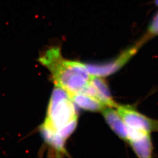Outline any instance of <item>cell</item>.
<instances>
[{
    "label": "cell",
    "mask_w": 158,
    "mask_h": 158,
    "mask_svg": "<svg viewBox=\"0 0 158 158\" xmlns=\"http://www.w3.org/2000/svg\"><path fill=\"white\" fill-rule=\"evenodd\" d=\"M69 96L74 104L85 110L102 111L107 107L98 99L84 93H76Z\"/></svg>",
    "instance_id": "cell-7"
},
{
    "label": "cell",
    "mask_w": 158,
    "mask_h": 158,
    "mask_svg": "<svg viewBox=\"0 0 158 158\" xmlns=\"http://www.w3.org/2000/svg\"><path fill=\"white\" fill-rule=\"evenodd\" d=\"M117 112L126 125L131 128L151 133L158 132V120L149 118L128 106H119Z\"/></svg>",
    "instance_id": "cell-3"
},
{
    "label": "cell",
    "mask_w": 158,
    "mask_h": 158,
    "mask_svg": "<svg viewBox=\"0 0 158 158\" xmlns=\"http://www.w3.org/2000/svg\"><path fill=\"white\" fill-rule=\"evenodd\" d=\"M146 38L147 37H145L143 40H141L136 45L126 50L117 59L112 62L102 64H85L89 72L91 75L100 77L107 76L116 72L130 60L131 57L135 54L142 44L146 41Z\"/></svg>",
    "instance_id": "cell-4"
},
{
    "label": "cell",
    "mask_w": 158,
    "mask_h": 158,
    "mask_svg": "<svg viewBox=\"0 0 158 158\" xmlns=\"http://www.w3.org/2000/svg\"><path fill=\"white\" fill-rule=\"evenodd\" d=\"M129 142L136 154L139 158L151 157L153 148L149 134H144Z\"/></svg>",
    "instance_id": "cell-8"
},
{
    "label": "cell",
    "mask_w": 158,
    "mask_h": 158,
    "mask_svg": "<svg viewBox=\"0 0 158 158\" xmlns=\"http://www.w3.org/2000/svg\"><path fill=\"white\" fill-rule=\"evenodd\" d=\"M90 83L95 91L94 97L110 107H117L118 105L111 97L107 84L106 81L100 76L91 74Z\"/></svg>",
    "instance_id": "cell-6"
},
{
    "label": "cell",
    "mask_w": 158,
    "mask_h": 158,
    "mask_svg": "<svg viewBox=\"0 0 158 158\" xmlns=\"http://www.w3.org/2000/svg\"><path fill=\"white\" fill-rule=\"evenodd\" d=\"M155 4L158 6V0H155Z\"/></svg>",
    "instance_id": "cell-10"
},
{
    "label": "cell",
    "mask_w": 158,
    "mask_h": 158,
    "mask_svg": "<svg viewBox=\"0 0 158 158\" xmlns=\"http://www.w3.org/2000/svg\"><path fill=\"white\" fill-rule=\"evenodd\" d=\"M39 60L51 72L56 85L69 95L81 93L90 82L91 74L85 64L64 59L59 48L47 50Z\"/></svg>",
    "instance_id": "cell-1"
},
{
    "label": "cell",
    "mask_w": 158,
    "mask_h": 158,
    "mask_svg": "<svg viewBox=\"0 0 158 158\" xmlns=\"http://www.w3.org/2000/svg\"><path fill=\"white\" fill-rule=\"evenodd\" d=\"M148 36L149 37L158 35V13L155 15L150 23L148 29Z\"/></svg>",
    "instance_id": "cell-9"
},
{
    "label": "cell",
    "mask_w": 158,
    "mask_h": 158,
    "mask_svg": "<svg viewBox=\"0 0 158 158\" xmlns=\"http://www.w3.org/2000/svg\"><path fill=\"white\" fill-rule=\"evenodd\" d=\"M75 119L77 114L73 102L68 93L56 85L48 105L45 120L41 131L46 142L58 152L66 153V140L59 136L60 131Z\"/></svg>",
    "instance_id": "cell-2"
},
{
    "label": "cell",
    "mask_w": 158,
    "mask_h": 158,
    "mask_svg": "<svg viewBox=\"0 0 158 158\" xmlns=\"http://www.w3.org/2000/svg\"><path fill=\"white\" fill-rule=\"evenodd\" d=\"M102 113L113 131L119 138L128 141L130 128L125 123L118 112L112 107H107L102 111Z\"/></svg>",
    "instance_id": "cell-5"
}]
</instances>
